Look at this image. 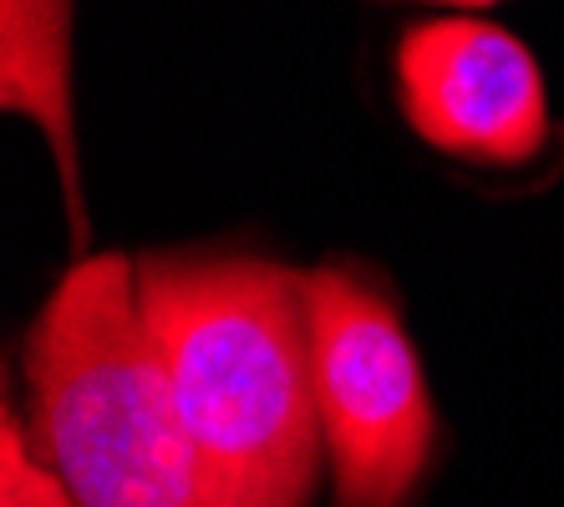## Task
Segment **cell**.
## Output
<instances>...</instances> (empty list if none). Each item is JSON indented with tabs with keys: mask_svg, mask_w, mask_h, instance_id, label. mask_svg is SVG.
Returning a JSON list of instances; mask_svg holds the SVG:
<instances>
[{
	"mask_svg": "<svg viewBox=\"0 0 564 507\" xmlns=\"http://www.w3.org/2000/svg\"><path fill=\"white\" fill-rule=\"evenodd\" d=\"M36 442L77 507H214L143 320L138 264L77 260L26 335Z\"/></svg>",
	"mask_w": 564,
	"mask_h": 507,
	"instance_id": "7a4b0ae2",
	"label": "cell"
},
{
	"mask_svg": "<svg viewBox=\"0 0 564 507\" xmlns=\"http://www.w3.org/2000/svg\"><path fill=\"white\" fill-rule=\"evenodd\" d=\"M397 107L427 147L519 168L550 143L539 62L513 31L473 15L422 21L392 52Z\"/></svg>",
	"mask_w": 564,
	"mask_h": 507,
	"instance_id": "277c9868",
	"label": "cell"
},
{
	"mask_svg": "<svg viewBox=\"0 0 564 507\" xmlns=\"http://www.w3.org/2000/svg\"><path fill=\"white\" fill-rule=\"evenodd\" d=\"M72 5L77 0H0V107L46 132L66 188L72 239H82L87 213L72 118Z\"/></svg>",
	"mask_w": 564,
	"mask_h": 507,
	"instance_id": "5b68a950",
	"label": "cell"
},
{
	"mask_svg": "<svg viewBox=\"0 0 564 507\" xmlns=\"http://www.w3.org/2000/svg\"><path fill=\"white\" fill-rule=\"evenodd\" d=\"M305 310L336 507H402L437 431L408 326L356 264L305 269Z\"/></svg>",
	"mask_w": 564,
	"mask_h": 507,
	"instance_id": "3957f363",
	"label": "cell"
},
{
	"mask_svg": "<svg viewBox=\"0 0 564 507\" xmlns=\"http://www.w3.org/2000/svg\"><path fill=\"white\" fill-rule=\"evenodd\" d=\"M0 507H77L52 462L31 452L11 406L0 417Z\"/></svg>",
	"mask_w": 564,
	"mask_h": 507,
	"instance_id": "8992f818",
	"label": "cell"
},
{
	"mask_svg": "<svg viewBox=\"0 0 564 507\" xmlns=\"http://www.w3.org/2000/svg\"><path fill=\"white\" fill-rule=\"evenodd\" d=\"M138 295L214 507H311L326 431L305 274L173 249L138 260Z\"/></svg>",
	"mask_w": 564,
	"mask_h": 507,
	"instance_id": "6da1fadb",
	"label": "cell"
},
{
	"mask_svg": "<svg viewBox=\"0 0 564 507\" xmlns=\"http://www.w3.org/2000/svg\"><path fill=\"white\" fill-rule=\"evenodd\" d=\"M427 5H458V11H478V5H494V0H427Z\"/></svg>",
	"mask_w": 564,
	"mask_h": 507,
	"instance_id": "52a82bcc",
	"label": "cell"
}]
</instances>
